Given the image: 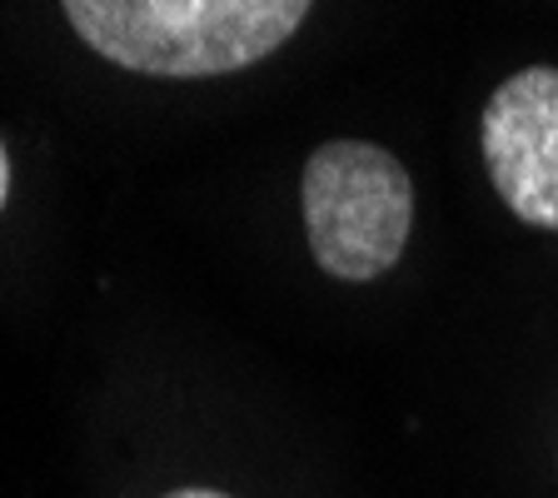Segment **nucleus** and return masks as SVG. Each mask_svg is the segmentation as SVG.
Returning <instances> with one entry per match:
<instances>
[{
  "mask_svg": "<svg viewBox=\"0 0 558 498\" xmlns=\"http://www.w3.org/2000/svg\"><path fill=\"white\" fill-rule=\"evenodd\" d=\"M478 139L504 205L534 230H558V70L509 75L488 95Z\"/></svg>",
  "mask_w": 558,
  "mask_h": 498,
  "instance_id": "obj_3",
  "label": "nucleus"
},
{
  "mask_svg": "<svg viewBox=\"0 0 558 498\" xmlns=\"http://www.w3.org/2000/svg\"><path fill=\"white\" fill-rule=\"evenodd\" d=\"M5 190H11V160H5V145H0V205H5Z\"/></svg>",
  "mask_w": 558,
  "mask_h": 498,
  "instance_id": "obj_5",
  "label": "nucleus"
},
{
  "mask_svg": "<svg viewBox=\"0 0 558 498\" xmlns=\"http://www.w3.org/2000/svg\"><path fill=\"white\" fill-rule=\"evenodd\" d=\"M90 50L140 75L195 81L275 56L314 0H60Z\"/></svg>",
  "mask_w": 558,
  "mask_h": 498,
  "instance_id": "obj_1",
  "label": "nucleus"
},
{
  "mask_svg": "<svg viewBox=\"0 0 558 498\" xmlns=\"http://www.w3.org/2000/svg\"><path fill=\"white\" fill-rule=\"evenodd\" d=\"M165 498H230V494H215V488H174Z\"/></svg>",
  "mask_w": 558,
  "mask_h": 498,
  "instance_id": "obj_4",
  "label": "nucleus"
},
{
  "mask_svg": "<svg viewBox=\"0 0 558 498\" xmlns=\"http://www.w3.org/2000/svg\"><path fill=\"white\" fill-rule=\"evenodd\" d=\"M304 234L314 265L364 284L399 265L414 230L409 170L369 139H329L304 160Z\"/></svg>",
  "mask_w": 558,
  "mask_h": 498,
  "instance_id": "obj_2",
  "label": "nucleus"
}]
</instances>
